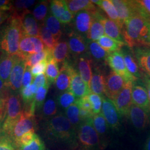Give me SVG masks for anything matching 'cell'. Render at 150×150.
<instances>
[{
    "mask_svg": "<svg viewBox=\"0 0 150 150\" xmlns=\"http://www.w3.org/2000/svg\"><path fill=\"white\" fill-rule=\"evenodd\" d=\"M53 58L52 50L45 49L42 51L37 54H32L28 56L26 59V66L32 67L33 66L38 64L45 59L48 61L49 59Z\"/></svg>",
    "mask_w": 150,
    "mask_h": 150,
    "instance_id": "cell-38",
    "label": "cell"
},
{
    "mask_svg": "<svg viewBox=\"0 0 150 150\" xmlns=\"http://www.w3.org/2000/svg\"><path fill=\"white\" fill-rule=\"evenodd\" d=\"M69 52L68 43L66 41L59 42L52 50L53 58L57 63H64L69 56Z\"/></svg>",
    "mask_w": 150,
    "mask_h": 150,
    "instance_id": "cell-35",
    "label": "cell"
},
{
    "mask_svg": "<svg viewBox=\"0 0 150 150\" xmlns=\"http://www.w3.org/2000/svg\"><path fill=\"white\" fill-rule=\"evenodd\" d=\"M50 86V85L49 84H47L46 86L38 88V91L36 92L34 100V102L36 106V111L39 112L41 110L43 103L46 100V98Z\"/></svg>",
    "mask_w": 150,
    "mask_h": 150,
    "instance_id": "cell-44",
    "label": "cell"
},
{
    "mask_svg": "<svg viewBox=\"0 0 150 150\" xmlns=\"http://www.w3.org/2000/svg\"><path fill=\"white\" fill-rule=\"evenodd\" d=\"M34 0H20L13 2L14 10L16 11H25L35 4Z\"/></svg>",
    "mask_w": 150,
    "mask_h": 150,
    "instance_id": "cell-49",
    "label": "cell"
},
{
    "mask_svg": "<svg viewBox=\"0 0 150 150\" xmlns=\"http://www.w3.org/2000/svg\"><path fill=\"white\" fill-rule=\"evenodd\" d=\"M19 16L21 24L22 35L30 37H40L41 25L38 24L32 13L26 10L23 11Z\"/></svg>",
    "mask_w": 150,
    "mask_h": 150,
    "instance_id": "cell-14",
    "label": "cell"
},
{
    "mask_svg": "<svg viewBox=\"0 0 150 150\" xmlns=\"http://www.w3.org/2000/svg\"><path fill=\"white\" fill-rule=\"evenodd\" d=\"M97 42L108 54L120 51L123 47L126 45L125 42L117 41L106 35L103 36L97 41Z\"/></svg>",
    "mask_w": 150,
    "mask_h": 150,
    "instance_id": "cell-31",
    "label": "cell"
},
{
    "mask_svg": "<svg viewBox=\"0 0 150 150\" xmlns=\"http://www.w3.org/2000/svg\"><path fill=\"white\" fill-rule=\"evenodd\" d=\"M143 82L144 85H145V87L147 91L150 103V77L146 75H145V76L143 77Z\"/></svg>",
    "mask_w": 150,
    "mask_h": 150,
    "instance_id": "cell-57",
    "label": "cell"
},
{
    "mask_svg": "<svg viewBox=\"0 0 150 150\" xmlns=\"http://www.w3.org/2000/svg\"><path fill=\"white\" fill-rule=\"evenodd\" d=\"M69 90L73 93L77 99H80L87 96L91 93L90 88L82 80L78 70L76 69L73 66L71 68Z\"/></svg>",
    "mask_w": 150,
    "mask_h": 150,
    "instance_id": "cell-15",
    "label": "cell"
},
{
    "mask_svg": "<svg viewBox=\"0 0 150 150\" xmlns=\"http://www.w3.org/2000/svg\"><path fill=\"white\" fill-rule=\"evenodd\" d=\"M69 11L75 16L80 11H86L95 15L98 12L95 6L88 0H69L66 1Z\"/></svg>",
    "mask_w": 150,
    "mask_h": 150,
    "instance_id": "cell-27",
    "label": "cell"
},
{
    "mask_svg": "<svg viewBox=\"0 0 150 150\" xmlns=\"http://www.w3.org/2000/svg\"><path fill=\"white\" fill-rule=\"evenodd\" d=\"M26 67V59L19 55H16L15 62L10 77L9 90L20 93L22 89L23 76Z\"/></svg>",
    "mask_w": 150,
    "mask_h": 150,
    "instance_id": "cell-9",
    "label": "cell"
},
{
    "mask_svg": "<svg viewBox=\"0 0 150 150\" xmlns=\"http://www.w3.org/2000/svg\"><path fill=\"white\" fill-rule=\"evenodd\" d=\"M106 78L102 71L96 69L93 72L91 79L90 90L91 93H93L103 97L105 95Z\"/></svg>",
    "mask_w": 150,
    "mask_h": 150,
    "instance_id": "cell-28",
    "label": "cell"
},
{
    "mask_svg": "<svg viewBox=\"0 0 150 150\" xmlns=\"http://www.w3.org/2000/svg\"><path fill=\"white\" fill-rule=\"evenodd\" d=\"M59 73L58 63L54 59V58L49 59L45 72V75L47 82L50 85L55 83Z\"/></svg>",
    "mask_w": 150,
    "mask_h": 150,
    "instance_id": "cell-41",
    "label": "cell"
},
{
    "mask_svg": "<svg viewBox=\"0 0 150 150\" xmlns=\"http://www.w3.org/2000/svg\"><path fill=\"white\" fill-rule=\"evenodd\" d=\"M51 14L56 17L62 24H68L72 21L74 15L69 11L66 1L54 0L50 3Z\"/></svg>",
    "mask_w": 150,
    "mask_h": 150,
    "instance_id": "cell-17",
    "label": "cell"
},
{
    "mask_svg": "<svg viewBox=\"0 0 150 150\" xmlns=\"http://www.w3.org/2000/svg\"><path fill=\"white\" fill-rule=\"evenodd\" d=\"M31 67L26 66V67L25 70V72L23 76L22 79V88L27 87L32 84L33 82V76L31 74Z\"/></svg>",
    "mask_w": 150,
    "mask_h": 150,
    "instance_id": "cell-52",
    "label": "cell"
},
{
    "mask_svg": "<svg viewBox=\"0 0 150 150\" xmlns=\"http://www.w3.org/2000/svg\"><path fill=\"white\" fill-rule=\"evenodd\" d=\"M35 134V132H28L23 134L18 139H16L13 142L16 149L30 145L34 139Z\"/></svg>",
    "mask_w": 150,
    "mask_h": 150,
    "instance_id": "cell-48",
    "label": "cell"
},
{
    "mask_svg": "<svg viewBox=\"0 0 150 150\" xmlns=\"http://www.w3.org/2000/svg\"><path fill=\"white\" fill-rule=\"evenodd\" d=\"M92 122L99 138L100 149L103 150L107 147L110 142V128L101 112L93 115Z\"/></svg>",
    "mask_w": 150,
    "mask_h": 150,
    "instance_id": "cell-16",
    "label": "cell"
},
{
    "mask_svg": "<svg viewBox=\"0 0 150 150\" xmlns=\"http://www.w3.org/2000/svg\"><path fill=\"white\" fill-rule=\"evenodd\" d=\"M17 150H45V145L42 139L36 134L34 139L30 145L19 147Z\"/></svg>",
    "mask_w": 150,
    "mask_h": 150,
    "instance_id": "cell-47",
    "label": "cell"
},
{
    "mask_svg": "<svg viewBox=\"0 0 150 150\" xmlns=\"http://www.w3.org/2000/svg\"><path fill=\"white\" fill-rule=\"evenodd\" d=\"M134 82H126L122 90L112 101L120 116L127 117L128 116L130 107L132 105V90Z\"/></svg>",
    "mask_w": 150,
    "mask_h": 150,
    "instance_id": "cell-7",
    "label": "cell"
},
{
    "mask_svg": "<svg viewBox=\"0 0 150 150\" xmlns=\"http://www.w3.org/2000/svg\"><path fill=\"white\" fill-rule=\"evenodd\" d=\"M12 139L7 136L2 135L0 137V150H17Z\"/></svg>",
    "mask_w": 150,
    "mask_h": 150,
    "instance_id": "cell-50",
    "label": "cell"
},
{
    "mask_svg": "<svg viewBox=\"0 0 150 150\" xmlns=\"http://www.w3.org/2000/svg\"><path fill=\"white\" fill-rule=\"evenodd\" d=\"M64 112L66 117L76 130L82 122L80 116V107L77 103V101L75 103L68 107Z\"/></svg>",
    "mask_w": 150,
    "mask_h": 150,
    "instance_id": "cell-37",
    "label": "cell"
},
{
    "mask_svg": "<svg viewBox=\"0 0 150 150\" xmlns=\"http://www.w3.org/2000/svg\"><path fill=\"white\" fill-rule=\"evenodd\" d=\"M97 6L106 13L110 20L115 22L122 29L123 25L120 20L117 11L113 4L112 0H101Z\"/></svg>",
    "mask_w": 150,
    "mask_h": 150,
    "instance_id": "cell-34",
    "label": "cell"
},
{
    "mask_svg": "<svg viewBox=\"0 0 150 150\" xmlns=\"http://www.w3.org/2000/svg\"><path fill=\"white\" fill-rule=\"evenodd\" d=\"M8 91L5 93H0V114L1 115L2 120H3L4 116L6 100V97Z\"/></svg>",
    "mask_w": 150,
    "mask_h": 150,
    "instance_id": "cell-56",
    "label": "cell"
},
{
    "mask_svg": "<svg viewBox=\"0 0 150 150\" xmlns=\"http://www.w3.org/2000/svg\"><path fill=\"white\" fill-rule=\"evenodd\" d=\"M107 62L113 72L122 77L126 82H134L137 80L127 69L123 55L120 51L109 54L107 57Z\"/></svg>",
    "mask_w": 150,
    "mask_h": 150,
    "instance_id": "cell-10",
    "label": "cell"
},
{
    "mask_svg": "<svg viewBox=\"0 0 150 150\" xmlns=\"http://www.w3.org/2000/svg\"><path fill=\"white\" fill-rule=\"evenodd\" d=\"M9 91V89L6 87L4 82L0 78V93H5Z\"/></svg>",
    "mask_w": 150,
    "mask_h": 150,
    "instance_id": "cell-58",
    "label": "cell"
},
{
    "mask_svg": "<svg viewBox=\"0 0 150 150\" xmlns=\"http://www.w3.org/2000/svg\"><path fill=\"white\" fill-rule=\"evenodd\" d=\"M38 90V87L33 83L27 87L22 88L20 95L24 105L30 104L34 101Z\"/></svg>",
    "mask_w": 150,
    "mask_h": 150,
    "instance_id": "cell-43",
    "label": "cell"
},
{
    "mask_svg": "<svg viewBox=\"0 0 150 150\" xmlns=\"http://www.w3.org/2000/svg\"><path fill=\"white\" fill-rule=\"evenodd\" d=\"M15 59L16 55L13 56L0 52V78L8 89L10 77Z\"/></svg>",
    "mask_w": 150,
    "mask_h": 150,
    "instance_id": "cell-21",
    "label": "cell"
},
{
    "mask_svg": "<svg viewBox=\"0 0 150 150\" xmlns=\"http://www.w3.org/2000/svg\"><path fill=\"white\" fill-rule=\"evenodd\" d=\"M149 22L139 13L125 22L122 29L124 42L129 48L150 47Z\"/></svg>",
    "mask_w": 150,
    "mask_h": 150,
    "instance_id": "cell-2",
    "label": "cell"
},
{
    "mask_svg": "<svg viewBox=\"0 0 150 150\" xmlns=\"http://www.w3.org/2000/svg\"><path fill=\"white\" fill-rule=\"evenodd\" d=\"M88 98L91 103L92 112L93 115L101 112L102 108V97L93 93H90Z\"/></svg>",
    "mask_w": 150,
    "mask_h": 150,
    "instance_id": "cell-46",
    "label": "cell"
},
{
    "mask_svg": "<svg viewBox=\"0 0 150 150\" xmlns=\"http://www.w3.org/2000/svg\"><path fill=\"white\" fill-rule=\"evenodd\" d=\"M2 120V117H1V115L0 114V136H1V120Z\"/></svg>",
    "mask_w": 150,
    "mask_h": 150,
    "instance_id": "cell-60",
    "label": "cell"
},
{
    "mask_svg": "<svg viewBox=\"0 0 150 150\" xmlns=\"http://www.w3.org/2000/svg\"><path fill=\"white\" fill-rule=\"evenodd\" d=\"M145 150H150V134L146 139L145 143Z\"/></svg>",
    "mask_w": 150,
    "mask_h": 150,
    "instance_id": "cell-59",
    "label": "cell"
},
{
    "mask_svg": "<svg viewBox=\"0 0 150 150\" xmlns=\"http://www.w3.org/2000/svg\"><path fill=\"white\" fill-rule=\"evenodd\" d=\"M102 113L110 129L118 131L121 129V116L112 100L107 97H102Z\"/></svg>",
    "mask_w": 150,
    "mask_h": 150,
    "instance_id": "cell-8",
    "label": "cell"
},
{
    "mask_svg": "<svg viewBox=\"0 0 150 150\" xmlns=\"http://www.w3.org/2000/svg\"><path fill=\"white\" fill-rule=\"evenodd\" d=\"M92 60L85 56H80L78 61V71L82 80L90 88L92 72Z\"/></svg>",
    "mask_w": 150,
    "mask_h": 150,
    "instance_id": "cell-30",
    "label": "cell"
},
{
    "mask_svg": "<svg viewBox=\"0 0 150 150\" xmlns=\"http://www.w3.org/2000/svg\"><path fill=\"white\" fill-rule=\"evenodd\" d=\"M127 117L134 129L139 131L144 130L150 122V114L134 104L130 107Z\"/></svg>",
    "mask_w": 150,
    "mask_h": 150,
    "instance_id": "cell-12",
    "label": "cell"
},
{
    "mask_svg": "<svg viewBox=\"0 0 150 150\" xmlns=\"http://www.w3.org/2000/svg\"><path fill=\"white\" fill-rule=\"evenodd\" d=\"M32 83H34L36 86L38 87V88H39L40 87L46 86L47 84H49L47 82V80L46 75L45 74L38 75L37 76L35 77Z\"/></svg>",
    "mask_w": 150,
    "mask_h": 150,
    "instance_id": "cell-54",
    "label": "cell"
},
{
    "mask_svg": "<svg viewBox=\"0 0 150 150\" xmlns=\"http://www.w3.org/2000/svg\"><path fill=\"white\" fill-rule=\"evenodd\" d=\"M130 48L127 46L123 47L120 50L122 54L126 67L129 72L137 80L143 77L142 72L139 68L137 61L134 56L133 50L131 51Z\"/></svg>",
    "mask_w": 150,
    "mask_h": 150,
    "instance_id": "cell-23",
    "label": "cell"
},
{
    "mask_svg": "<svg viewBox=\"0 0 150 150\" xmlns=\"http://www.w3.org/2000/svg\"><path fill=\"white\" fill-rule=\"evenodd\" d=\"M72 65L66 61L59 70L58 76L54 83L56 88L61 92L69 90L71 83V68Z\"/></svg>",
    "mask_w": 150,
    "mask_h": 150,
    "instance_id": "cell-25",
    "label": "cell"
},
{
    "mask_svg": "<svg viewBox=\"0 0 150 150\" xmlns=\"http://www.w3.org/2000/svg\"><path fill=\"white\" fill-rule=\"evenodd\" d=\"M78 150H100V141L92 118L82 121L76 129Z\"/></svg>",
    "mask_w": 150,
    "mask_h": 150,
    "instance_id": "cell-5",
    "label": "cell"
},
{
    "mask_svg": "<svg viewBox=\"0 0 150 150\" xmlns=\"http://www.w3.org/2000/svg\"><path fill=\"white\" fill-rule=\"evenodd\" d=\"M47 64L48 61L47 59H45L31 67V71L33 78L37 76L38 75L44 74L46 72Z\"/></svg>",
    "mask_w": 150,
    "mask_h": 150,
    "instance_id": "cell-51",
    "label": "cell"
},
{
    "mask_svg": "<svg viewBox=\"0 0 150 150\" xmlns=\"http://www.w3.org/2000/svg\"><path fill=\"white\" fill-rule=\"evenodd\" d=\"M67 43L70 52L75 56L83 55L88 52L87 40L77 32L70 33Z\"/></svg>",
    "mask_w": 150,
    "mask_h": 150,
    "instance_id": "cell-20",
    "label": "cell"
},
{
    "mask_svg": "<svg viewBox=\"0 0 150 150\" xmlns=\"http://www.w3.org/2000/svg\"><path fill=\"white\" fill-rule=\"evenodd\" d=\"M0 10L12 12L14 10L13 2L8 0H0Z\"/></svg>",
    "mask_w": 150,
    "mask_h": 150,
    "instance_id": "cell-55",
    "label": "cell"
},
{
    "mask_svg": "<svg viewBox=\"0 0 150 150\" xmlns=\"http://www.w3.org/2000/svg\"><path fill=\"white\" fill-rule=\"evenodd\" d=\"M126 81L115 72H111L106 78L105 95L113 101L115 98L122 90Z\"/></svg>",
    "mask_w": 150,
    "mask_h": 150,
    "instance_id": "cell-13",
    "label": "cell"
},
{
    "mask_svg": "<svg viewBox=\"0 0 150 150\" xmlns=\"http://www.w3.org/2000/svg\"><path fill=\"white\" fill-rule=\"evenodd\" d=\"M40 37H30L22 35L19 46V56L25 59L32 54H37L45 49Z\"/></svg>",
    "mask_w": 150,
    "mask_h": 150,
    "instance_id": "cell-11",
    "label": "cell"
},
{
    "mask_svg": "<svg viewBox=\"0 0 150 150\" xmlns=\"http://www.w3.org/2000/svg\"><path fill=\"white\" fill-rule=\"evenodd\" d=\"M138 13L150 22V0L135 1Z\"/></svg>",
    "mask_w": 150,
    "mask_h": 150,
    "instance_id": "cell-45",
    "label": "cell"
},
{
    "mask_svg": "<svg viewBox=\"0 0 150 150\" xmlns=\"http://www.w3.org/2000/svg\"><path fill=\"white\" fill-rule=\"evenodd\" d=\"M37 124L35 115L23 111L20 118L14 125L8 137L14 142L16 139H18L27 132H35Z\"/></svg>",
    "mask_w": 150,
    "mask_h": 150,
    "instance_id": "cell-6",
    "label": "cell"
},
{
    "mask_svg": "<svg viewBox=\"0 0 150 150\" xmlns=\"http://www.w3.org/2000/svg\"><path fill=\"white\" fill-rule=\"evenodd\" d=\"M118 13L120 20L123 25L130 17L138 13L135 1L112 0Z\"/></svg>",
    "mask_w": 150,
    "mask_h": 150,
    "instance_id": "cell-19",
    "label": "cell"
},
{
    "mask_svg": "<svg viewBox=\"0 0 150 150\" xmlns=\"http://www.w3.org/2000/svg\"><path fill=\"white\" fill-rule=\"evenodd\" d=\"M43 23L53 35L56 41L59 42V41L62 36V31L61 23L58 19L51 13L47 16Z\"/></svg>",
    "mask_w": 150,
    "mask_h": 150,
    "instance_id": "cell-32",
    "label": "cell"
},
{
    "mask_svg": "<svg viewBox=\"0 0 150 150\" xmlns=\"http://www.w3.org/2000/svg\"><path fill=\"white\" fill-rule=\"evenodd\" d=\"M59 108L56 98L50 97L46 99L43 105L40 110V116L43 120L52 118L59 114Z\"/></svg>",
    "mask_w": 150,
    "mask_h": 150,
    "instance_id": "cell-29",
    "label": "cell"
},
{
    "mask_svg": "<svg viewBox=\"0 0 150 150\" xmlns=\"http://www.w3.org/2000/svg\"><path fill=\"white\" fill-rule=\"evenodd\" d=\"M23 108L20 93L8 91L6 100L3 125L2 127V135L9 136L14 125L20 118Z\"/></svg>",
    "mask_w": 150,
    "mask_h": 150,
    "instance_id": "cell-4",
    "label": "cell"
},
{
    "mask_svg": "<svg viewBox=\"0 0 150 150\" xmlns=\"http://www.w3.org/2000/svg\"><path fill=\"white\" fill-rule=\"evenodd\" d=\"M41 134L46 142L58 150H77L78 147L76 130L64 113L59 112L52 118L43 120Z\"/></svg>",
    "mask_w": 150,
    "mask_h": 150,
    "instance_id": "cell-1",
    "label": "cell"
},
{
    "mask_svg": "<svg viewBox=\"0 0 150 150\" xmlns=\"http://www.w3.org/2000/svg\"><path fill=\"white\" fill-rule=\"evenodd\" d=\"M149 28H150V22L149 23Z\"/></svg>",
    "mask_w": 150,
    "mask_h": 150,
    "instance_id": "cell-61",
    "label": "cell"
},
{
    "mask_svg": "<svg viewBox=\"0 0 150 150\" xmlns=\"http://www.w3.org/2000/svg\"><path fill=\"white\" fill-rule=\"evenodd\" d=\"M93 20V16L86 11H80L75 16L74 25L77 33L87 36Z\"/></svg>",
    "mask_w": 150,
    "mask_h": 150,
    "instance_id": "cell-24",
    "label": "cell"
},
{
    "mask_svg": "<svg viewBox=\"0 0 150 150\" xmlns=\"http://www.w3.org/2000/svg\"><path fill=\"white\" fill-rule=\"evenodd\" d=\"M77 103L81 108L92 112V106H91V103L88 100V96L81 98L80 99H77Z\"/></svg>",
    "mask_w": 150,
    "mask_h": 150,
    "instance_id": "cell-53",
    "label": "cell"
},
{
    "mask_svg": "<svg viewBox=\"0 0 150 150\" xmlns=\"http://www.w3.org/2000/svg\"><path fill=\"white\" fill-rule=\"evenodd\" d=\"M56 100L59 109L64 111L68 107L75 103L77 99L73 93L70 90H68L59 93L56 97Z\"/></svg>",
    "mask_w": 150,
    "mask_h": 150,
    "instance_id": "cell-39",
    "label": "cell"
},
{
    "mask_svg": "<svg viewBox=\"0 0 150 150\" xmlns=\"http://www.w3.org/2000/svg\"><path fill=\"white\" fill-rule=\"evenodd\" d=\"M88 52L91 56L98 61L107 62V59L109 54L96 41L87 40Z\"/></svg>",
    "mask_w": 150,
    "mask_h": 150,
    "instance_id": "cell-36",
    "label": "cell"
},
{
    "mask_svg": "<svg viewBox=\"0 0 150 150\" xmlns=\"http://www.w3.org/2000/svg\"><path fill=\"white\" fill-rule=\"evenodd\" d=\"M48 1H42L35 6L32 13L38 22H43L48 16Z\"/></svg>",
    "mask_w": 150,
    "mask_h": 150,
    "instance_id": "cell-42",
    "label": "cell"
},
{
    "mask_svg": "<svg viewBox=\"0 0 150 150\" xmlns=\"http://www.w3.org/2000/svg\"><path fill=\"white\" fill-rule=\"evenodd\" d=\"M93 16L97 17L101 22L104 27L105 33H106V36L118 41L125 42L122 33V29L115 22L102 16L99 12Z\"/></svg>",
    "mask_w": 150,
    "mask_h": 150,
    "instance_id": "cell-22",
    "label": "cell"
},
{
    "mask_svg": "<svg viewBox=\"0 0 150 150\" xmlns=\"http://www.w3.org/2000/svg\"><path fill=\"white\" fill-rule=\"evenodd\" d=\"M22 36L20 17L15 13L0 27V52L13 56L19 54Z\"/></svg>",
    "mask_w": 150,
    "mask_h": 150,
    "instance_id": "cell-3",
    "label": "cell"
},
{
    "mask_svg": "<svg viewBox=\"0 0 150 150\" xmlns=\"http://www.w3.org/2000/svg\"><path fill=\"white\" fill-rule=\"evenodd\" d=\"M40 38L42 40L45 47L50 50H53L55 45L57 43L53 35L44 23L41 25Z\"/></svg>",
    "mask_w": 150,
    "mask_h": 150,
    "instance_id": "cell-40",
    "label": "cell"
},
{
    "mask_svg": "<svg viewBox=\"0 0 150 150\" xmlns=\"http://www.w3.org/2000/svg\"><path fill=\"white\" fill-rule=\"evenodd\" d=\"M104 34L105 30L101 22L97 17L93 16V20L90 29L86 36V39L88 41H96L104 36Z\"/></svg>",
    "mask_w": 150,
    "mask_h": 150,
    "instance_id": "cell-33",
    "label": "cell"
},
{
    "mask_svg": "<svg viewBox=\"0 0 150 150\" xmlns=\"http://www.w3.org/2000/svg\"><path fill=\"white\" fill-rule=\"evenodd\" d=\"M132 50L140 69L150 77V47H139Z\"/></svg>",
    "mask_w": 150,
    "mask_h": 150,
    "instance_id": "cell-26",
    "label": "cell"
},
{
    "mask_svg": "<svg viewBox=\"0 0 150 150\" xmlns=\"http://www.w3.org/2000/svg\"><path fill=\"white\" fill-rule=\"evenodd\" d=\"M136 81L134 82L132 90V104L142 108L150 115V103L147 91L144 85Z\"/></svg>",
    "mask_w": 150,
    "mask_h": 150,
    "instance_id": "cell-18",
    "label": "cell"
}]
</instances>
